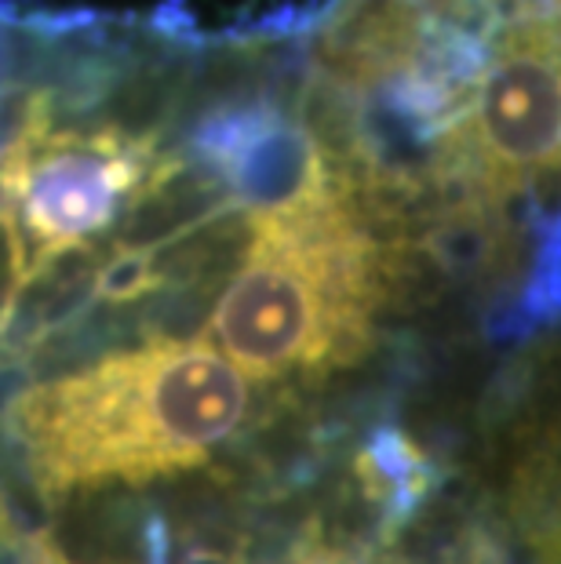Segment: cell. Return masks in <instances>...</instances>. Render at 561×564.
Returning <instances> with one entry per match:
<instances>
[{
  "instance_id": "obj_1",
  "label": "cell",
  "mask_w": 561,
  "mask_h": 564,
  "mask_svg": "<svg viewBox=\"0 0 561 564\" xmlns=\"http://www.w3.org/2000/svg\"><path fill=\"white\" fill-rule=\"evenodd\" d=\"M256 379L216 343L158 339L22 387L4 441L44 507L201 470L256 419Z\"/></svg>"
},
{
  "instance_id": "obj_2",
  "label": "cell",
  "mask_w": 561,
  "mask_h": 564,
  "mask_svg": "<svg viewBox=\"0 0 561 564\" xmlns=\"http://www.w3.org/2000/svg\"><path fill=\"white\" fill-rule=\"evenodd\" d=\"M346 175L248 219V245L208 317V343L256 382H314L373 350L398 251Z\"/></svg>"
},
{
  "instance_id": "obj_3",
  "label": "cell",
  "mask_w": 561,
  "mask_h": 564,
  "mask_svg": "<svg viewBox=\"0 0 561 564\" xmlns=\"http://www.w3.org/2000/svg\"><path fill=\"white\" fill-rule=\"evenodd\" d=\"M183 172L150 135L125 128L55 131L44 113L0 164V208L26 248L30 278L88 251L125 212L142 208Z\"/></svg>"
},
{
  "instance_id": "obj_4",
  "label": "cell",
  "mask_w": 561,
  "mask_h": 564,
  "mask_svg": "<svg viewBox=\"0 0 561 564\" xmlns=\"http://www.w3.org/2000/svg\"><path fill=\"white\" fill-rule=\"evenodd\" d=\"M547 178H561V0L507 19L452 150V189L467 204L504 208Z\"/></svg>"
},
{
  "instance_id": "obj_5",
  "label": "cell",
  "mask_w": 561,
  "mask_h": 564,
  "mask_svg": "<svg viewBox=\"0 0 561 564\" xmlns=\"http://www.w3.org/2000/svg\"><path fill=\"white\" fill-rule=\"evenodd\" d=\"M194 150L230 189L234 208L248 215L300 204L343 175L317 131L270 102H230L212 110L197 128Z\"/></svg>"
},
{
  "instance_id": "obj_6",
  "label": "cell",
  "mask_w": 561,
  "mask_h": 564,
  "mask_svg": "<svg viewBox=\"0 0 561 564\" xmlns=\"http://www.w3.org/2000/svg\"><path fill=\"white\" fill-rule=\"evenodd\" d=\"M504 510L540 564H561V390L547 393L510 434Z\"/></svg>"
},
{
  "instance_id": "obj_7",
  "label": "cell",
  "mask_w": 561,
  "mask_h": 564,
  "mask_svg": "<svg viewBox=\"0 0 561 564\" xmlns=\"http://www.w3.org/2000/svg\"><path fill=\"white\" fill-rule=\"evenodd\" d=\"M164 267L158 262L153 245H117L99 267L91 270L88 299L106 306H128L142 303L153 292H161L164 284Z\"/></svg>"
},
{
  "instance_id": "obj_8",
  "label": "cell",
  "mask_w": 561,
  "mask_h": 564,
  "mask_svg": "<svg viewBox=\"0 0 561 564\" xmlns=\"http://www.w3.org/2000/svg\"><path fill=\"white\" fill-rule=\"evenodd\" d=\"M22 543H26V539L19 535L15 518H11L4 496H0V554H11V550H19Z\"/></svg>"
},
{
  "instance_id": "obj_9",
  "label": "cell",
  "mask_w": 561,
  "mask_h": 564,
  "mask_svg": "<svg viewBox=\"0 0 561 564\" xmlns=\"http://www.w3.org/2000/svg\"><path fill=\"white\" fill-rule=\"evenodd\" d=\"M55 564H69V561H63V557H55Z\"/></svg>"
}]
</instances>
